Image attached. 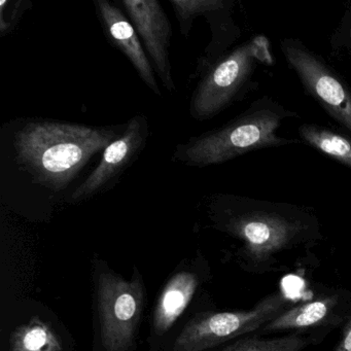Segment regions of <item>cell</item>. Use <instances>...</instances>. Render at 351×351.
I'll return each mask as SVG.
<instances>
[{
    "instance_id": "obj_1",
    "label": "cell",
    "mask_w": 351,
    "mask_h": 351,
    "mask_svg": "<svg viewBox=\"0 0 351 351\" xmlns=\"http://www.w3.org/2000/svg\"><path fill=\"white\" fill-rule=\"evenodd\" d=\"M122 133L108 127L30 120L14 137L15 160L32 184L56 194L69 188L90 160Z\"/></svg>"
},
{
    "instance_id": "obj_2",
    "label": "cell",
    "mask_w": 351,
    "mask_h": 351,
    "mask_svg": "<svg viewBox=\"0 0 351 351\" xmlns=\"http://www.w3.org/2000/svg\"><path fill=\"white\" fill-rule=\"evenodd\" d=\"M215 228L239 240V256L250 271L262 272L277 256L315 235L313 217L298 207L236 196H217L211 204Z\"/></svg>"
},
{
    "instance_id": "obj_3",
    "label": "cell",
    "mask_w": 351,
    "mask_h": 351,
    "mask_svg": "<svg viewBox=\"0 0 351 351\" xmlns=\"http://www.w3.org/2000/svg\"><path fill=\"white\" fill-rule=\"evenodd\" d=\"M287 112L275 104H260L215 130L192 137L176 147L173 159L186 166L217 165L243 154L295 143L277 136Z\"/></svg>"
},
{
    "instance_id": "obj_4",
    "label": "cell",
    "mask_w": 351,
    "mask_h": 351,
    "mask_svg": "<svg viewBox=\"0 0 351 351\" xmlns=\"http://www.w3.org/2000/svg\"><path fill=\"white\" fill-rule=\"evenodd\" d=\"M94 308L102 351H134L145 306V287L136 266L129 278L93 258Z\"/></svg>"
},
{
    "instance_id": "obj_5",
    "label": "cell",
    "mask_w": 351,
    "mask_h": 351,
    "mask_svg": "<svg viewBox=\"0 0 351 351\" xmlns=\"http://www.w3.org/2000/svg\"><path fill=\"white\" fill-rule=\"evenodd\" d=\"M289 305L285 293H274L250 310L197 311L161 351H210L234 339L262 330Z\"/></svg>"
},
{
    "instance_id": "obj_6",
    "label": "cell",
    "mask_w": 351,
    "mask_h": 351,
    "mask_svg": "<svg viewBox=\"0 0 351 351\" xmlns=\"http://www.w3.org/2000/svg\"><path fill=\"white\" fill-rule=\"evenodd\" d=\"M260 61H271L269 40L264 36H256L219 60L195 90L191 116L198 121L209 120L225 110L235 99Z\"/></svg>"
},
{
    "instance_id": "obj_7",
    "label": "cell",
    "mask_w": 351,
    "mask_h": 351,
    "mask_svg": "<svg viewBox=\"0 0 351 351\" xmlns=\"http://www.w3.org/2000/svg\"><path fill=\"white\" fill-rule=\"evenodd\" d=\"M209 276L208 263L200 252L176 267L154 305L147 339L149 350L161 351L169 344L178 320L189 310Z\"/></svg>"
},
{
    "instance_id": "obj_8",
    "label": "cell",
    "mask_w": 351,
    "mask_h": 351,
    "mask_svg": "<svg viewBox=\"0 0 351 351\" xmlns=\"http://www.w3.org/2000/svg\"><path fill=\"white\" fill-rule=\"evenodd\" d=\"M281 49L310 94L351 131V94L338 77L297 40H285Z\"/></svg>"
},
{
    "instance_id": "obj_9",
    "label": "cell",
    "mask_w": 351,
    "mask_h": 351,
    "mask_svg": "<svg viewBox=\"0 0 351 351\" xmlns=\"http://www.w3.org/2000/svg\"><path fill=\"white\" fill-rule=\"evenodd\" d=\"M149 123L143 114L129 121L122 135L112 141L102 153L95 169L73 191L69 197L73 203L93 198L114 186L123 172L138 157L147 143Z\"/></svg>"
},
{
    "instance_id": "obj_10",
    "label": "cell",
    "mask_w": 351,
    "mask_h": 351,
    "mask_svg": "<svg viewBox=\"0 0 351 351\" xmlns=\"http://www.w3.org/2000/svg\"><path fill=\"white\" fill-rule=\"evenodd\" d=\"M121 5L134 26L164 87L169 92L176 91L169 59L171 24L161 3L157 0H123Z\"/></svg>"
},
{
    "instance_id": "obj_11",
    "label": "cell",
    "mask_w": 351,
    "mask_h": 351,
    "mask_svg": "<svg viewBox=\"0 0 351 351\" xmlns=\"http://www.w3.org/2000/svg\"><path fill=\"white\" fill-rule=\"evenodd\" d=\"M94 5L110 40L128 58L143 83L156 95L161 96L153 67L130 20L108 0H96Z\"/></svg>"
},
{
    "instance_id": "obj_12",
    "label": "cell",
    "mask_w": 351,
    "mask_h": 351,
    "mask_svg": "<svg viewBox=\"0 0 351 351\" xmlns=\"http://www.w3.org/2000/svg\"><path fill=\"white\" fill-rule=\"evenodd\" d=\"M339 295H326L287 309L262 328V332L305 330L322 326L334 317L340 304Z\"/></svg>"
},
{
    "instance_id": "obj_13",
    "label": "cell",
    "mask_w": 351,
    "mask_h": 351,
    "mask_svg": "<svg viewBox=\"0 0 351 351\" xmlns=\"http://www.w3.org/2000/svg\"><path fill=\"white\" fill-rule=\"evenodd\" d=\"M7 351H65V345L53 324L34 315L14 328Z\"/></svg>"
},
{
    "instance_id": "obj_14",
    "label": "cell",
    "mask_w": 351,
    "mask_h": 351,
    "mask_svg": "<svg viewBox=\"0 0 351 351\" xmlns=\"http://www.w3.org/2000/svg\"><path fill=\"white\" fill-rule=\"evenodd\" d=\"M300 135L318 151L351 167V138L313 125L300 127Z\"/></svg>"
},
{
    "instance_id": "obj_15",
    "label": "cell",
    "mask_w": 351,
    "mask_h": 351,
    "mask_svg": "<svg viewBox=\"0 0 351 351\" xmlns=\"http://www.w3.org/2000/svg\"><path fill=\"white\" fill-rule=\"evenodd\" d=\"M307 344V339L298 334L273 339L252 337L239 339L236 342L211 351H302Z\"/></svg>"
},
{
    "instance_id": "obj_16",
    "label": "cell",
    "mask_w": 351,
    "mask_h": 351,
    "mask_svg": "<svg viewBox=\"0 0 351 351\" xmlns=\"http://www.w3.org/2000/svg\"><path fill=\"white\" fill-rule=\"evenodd\" d=\"M170 3L180 23V32L184 36H188L191 26L197 17L219 11L223 8L221 0H171Z\"/></svg>"
},
{
    "instance_id": "obj_17",
    "label": "cell",
    "mask_w": 351,
    "mask_h": 351,
    "mask_svg": "<svg viewBox=\"0 0 351 351\" xmlns=\"http://www.w3.org/2000/svg\"><path fill=\"white\" fill-rule=\"evenodd\" d=\"M334 351H351V318L343 328L340 341Z\"/></svg>"
}]
</instances>
